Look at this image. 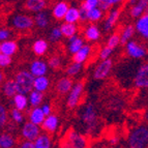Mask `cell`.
Wrapping results in <instances>:
<instances>
[{
    "label": "cell",
    "mask_w": 148,
    "mask_h": 148,
    "mask_svg": "<svg viewBox=\"0 0 148 148\" xmlns=\"http://www.w3.org/2000/svg\"><path fill=\"white\" fill-rule=\"evenodd\" d=\"M79 117L87 135H92L99 130V115L93 103L89 101L82 106L79 112Z\"/></svg>",
    "instance_id": "6da1fadb"
},
{
    "label": "cell",
    "mask_w": 148,
    "mask_h": 148,
    "mask_svg": "<svg viewBox=\"0 0 148 148\" xmlns=\"http://www.w3.org/2000/svg\"><path fill=\"white\" fill-rule=\"evenodd\" d=\"M126 143L128 148H148V124H139L132 128Z\"/></svg>",
    "instance_id": "7a4b0ae2"
},
{
    "label": "cell",
    "mask_w": 148,
    "mask_h": 148,
    "mask_svg": "<svg viewBox=\"0 0 148 148\" xmlns=\"http://www.w3.org/2000/svg\"><path fill=\"white\" fill-rule=\"evenodd\" d=\"M8 27L18 32L24 33L33 29L35 26L34 18L25 12H15L8 19Z\"/></svg>",
    "instance_id": "3957f363"
},
{
    "label": "cell",
    "mask_w": 148,
    "mask_h": 148,
    "mask_svg": "<svg viewBox=\"0 0 148 148\" xmlns=\"http://www.w3.org/2000/svg\"><path fill=\"white\" fill-rule=\"evenodd\" d=\"M14 80L18 88V93L29 94L34 88L35 77L29 72V69H22L15 74Z\"/></svg>",
    "instance_id": "277c9868"
},
{
    "label": "cell",
    "mask_w": 148,
    "mask_h": 148,
    "mask_svg": "<svg viewBox=\"0 0 148 148\" xmlns=\"http://www.w3.org/2000/svg\"><path fill=\"white\" fill-rule=\"evenodd\" d=\"M124 51H125L126 56L134 60L143 59L148 54V49L145 45L135 40H130L125 45Z\"/></svg>",
    "instance_id": "5b68a950"
},
{
    "label": "cell",
    "mask_w": 148,
    "mask_h": 148,
    "mask_svg": "<svg viewBox=\"0 0 148 148\" xmlns=\"http://www.w3.org/2000/svg\"><path fill=\"white\" fill-rule=\"evenodd\" d=\"M85 90V84L83 81H78L76 82L73 86V89L69 91L66 97V107L69 110L76 109L79 106L80 103L82 101L83 94H84Z\"/></svg>",
    "instance_id": "8992f818"
},
{
    "label": "cell",
    "mask_w": 148,
    "mask_h": 148,
    "mask_svg": "<svg viewBox=\"0 0 148 148\" xmlns=\"http://www.w3.org/2000/svg\"><path fill=\"white\" fill-rule=\"evenodd\" d=\"M134 87L137 89H148V61L140 64L134 75Z\"/></svg>",
    "instance_id": "52a82bcc"
},
{
    "label": "cell",
    "mask_w": 148,
    "mask_h": 148,
    "mask_svg": "<svg viewBox=\"0 0 148 148\" xmlns=\"http://www.w3.org/2000/svg\"><path fill=\"white\" fill-rule=\"evenodd\" d=\"M112 69H113V60L111 58L107 60H101L94 67L92 77L94 80H97V81L105 80L110 76Z\"/></svg>",
    "instance_id": "ba28073f"
},
{
    "label": "cell",
    "mask_w": 148,
    "mask_h": 148,
    "mask_svg": "<svg viewBox=\"0 0 148 148\" xmlns=\"http://www.w3.org/2000/svg\"><path fill=\"white\" fill-rule=\"evenodd\" d=\"M42 126L36 125V124L32 123L30 121H26L23 124L21 128V137L26 141H31L34 142L38 137L42 135Z\"/></svg>",
    "instance_id": "9c48e42d"
},
{
    "label": "cell",
    "mask_w": 148,
    "mask_h": 148,
    "mask_svg": "<svg viewBox=\"0 0 148 148\" xmlns=\"http://www.w3.org/2000/svg\"><path fill=\"white\" fill-rule=\"evenodd\" d=\"M65 140L71 144L72 148H87L88 146L86 137L75 130H69L67 132Z\"/></svg>",
    "instance_id": "30bf717a"
},
{
    "label": "cell",
    "mask_w": 148,
    "mask_h": 148,
    "mask_svg": "<svg viewBox=\"0 0 148 148\" xmlns=\"http://www.w3.org/2000/svg\"><path fill=\"white\" fill-rule=\"evenodd\" d=\"M29 72L31 73L35 78L37 77H42V76H47L48 72H49V64L47 61H45L42 59H34L32 60L29 63V66H28Z\"/></svg>",
    "instance_id": "8fae6325"
},
{
    "label": "cell",
    "mask_w": 148,
    "mask_h": 148,
    "mask_svg": "<svg viewBox=\"0 0 148 148\" xmlns=\"http://www.w3.org/2000/svg\"><path fill=\"white\" fill-rule=\"evenodd\" d=\"M120 8H112L109 10L108 15H107L106 19L103 22V29L106 32H110L114 29L115 25L118 22L119 18H120Z\"/></svg>",
    "instance_id": "7c38bea8"
},
{
    "label": "cell",
    "mask_w": 148,
    "mask_h": 148,
    "mask_svg": "<svg viewBox=\"0 0 148 148\" xmlns=\"http://www.w3.org/2000/svg\"><path fill=\"white\" fill-rule=\"evenodd\" d=\"M73 79L69 76H62L57 80L56 85H55V90L59 95H67L69 91L73 89L74 86Z\"/></svg>",
    "instance_id": "4fadbf2b"
},
{
    "label": "cell",
    "mask_w": 148,
    "mask_h": 148,
    "mask_svg": "<svg viewBox=\"0 0 148 148\" xmlns=\"http://www.w3.org/2000/svg\"><path fill=\"white\" fill-rule=\"evenodd\" d=\"M83 37L88 42H96L101 40V31L99 27L95 24H88L83 31Z\"/></svg>",
    "instance_id": "5bb4252c"
},
{
    "label": "cell",
    "mask_w": 148,
    "mask_h": 148,
    "mask_svg": "<svg viewBox=\"0 0 148 148\" xmlns=\"http://www.w3.org/2000/svg\"><path fill=\"white\" fill-rule=\"evenodd\" d=\"M135 28L137 34L142 40L148 42V14H144L142 17L137 19L135 22Z\"/></svg>",
    "instance_id": "9a60e30c"
},
{
    "label": "cell",
    "mask_w": 148,
    "mask_h": 148,
    "mask_svg": "<svg viewBox=\"0 0 148 148\" xmlns=\"http://www.w3.org/2000/svg\"><path fill=\"white\" fill-rule=\"evenodd\" d=\"M60 125L59 117L56 114H51L46 117L44 123L42 124V131H45L47 134H54L58 131Z\"/></svg>",
    "instance_id": "2e32d148"
},
{
    "label": "cell",
    "mask_w": 148,
    "mask_h": 148,
    "mask_svg": "<svg viewBox=\"0 0 148 148\" xmlns=\"http://www.w3.org/2000/svg\"><path fill=\"white\" fill-rule=\"evenodd\" d=\"M69 8L71 6H69L66 1H58V2H56L53 5L52 10H51L52 17L54 18L55 20H64Z\"/></svg>",
    "instance_id": "e0dca14e"
},
{
    "label": "cell",
    "mask_w": 148,
    "mask_h": 148,
    "mask_svg": "<svg viewBox=\"0 0 148 148\" xmlns=\"http://www.w3.org/2000/svg\"><path fill=\"white\" fill-rule=\"evenodd\" d=\"M92 54V46L90 44H85L82 49H80L76 54L73 56V61L78 63L84 64L89 60Z\"/></svg>",
    "instance_id": "ac0fdd59"
},
{
    "label": "cell",
    "mask_w": 148,
    "mask_h": 148,
    "mask_svg": "<svg viewBox=\"0 0 148 148\" xmlns=\"http://www.w3.org/2000/svg\"><path fill=\"white\" fill-rule=\"evenodd\" d=\"M144 14H148V0H138L136 4L130 8V16L136 20Z\"/></svg>",
    "instance_id": "d6986e66"
},
{
    "label": "cell",
    "mask_w": 148,
    "mask_h": 148,
    "mask_svg": "<svg viewBox=\"0 0 148 148\" xmlns=\"http://www.w3.org/2000/svg\"><path fill=\"white\" fill-rule=\"evenodd\" d=\"M84 45H85V38L77 34L75 36L71 37V38H69L66 45V50L67 52H69V54L74 56L80 49H82V47Z\"/></svg>",
    "instance_id": "ffe728a7"
},
{
    "label": "cell",
    "mask_w": 148,
    "mask_h": 148,
    "mask_svg": "<svg viewBox=\"0 0 148 148\" xmlns=\"http://www.w3.org/2000/svg\"><path fill=\"white\" fill-rule=\"evenodd\" d=\"M10 104L15 109H18L20 111L24 112L28 110V107L30 106L29 99H28L27 94L23 93H17L12 99H10Z\"/></svg>",
    "instance_id": "44dd1931"
},
{
    "label": "cell",
    "mask_w": 148,
    "mask_h": 148,
    "mask_svg": "<svg viewBox=\"0 0 148 148\" xmlns=\"http://www.w3.org/2000/svg\"><path fill=\"white\" fill-rule=\"evenodd\" d=\"M48 5L47 0H25V8L29 12L37 14V12H44Z\"/></svg>",
    "instance_id": "7402d4cb"
},
{
    "label": "cell",
    "mask_w": 148,
    "mask_h": 148,
    "mask_svg": "<svg viewBox=\"0 0 148 148\" xmlns=\"http://www.w3.org/2000/svg\"><path fill=\"white\" fill-rule=\"evenodd\" d=\"M32 52L35 56L42 57L47 54L49 51V42L45 38H37L32 44Z\"/></svg>",
    "instance_id": "603a6c76"
},
{
    "label": "cell",
    "mask_w": 148,
    "mask_h": 148,
    "mask_svg": "<svg viewBox=\"0 0 148 148\" xmlns=\"http://www.w3.org/2000/svg\"><path fill=\"white\" fill-rule=\"evenodd\" d=\"M46 117L47 116L45 115L40 107H36V108H32L31 110H28V121L36 124V125L42 126Z\"/></svg>",
    "instance_id": "cb8c5ba5"
},
{
    "label": "cell",
    "mask_w": 148,
    "mask_h": 148,
    "mask_svg": "<svg viewBox=\"0 0 148 148\" xmlns=\"http://www.w3.org/2000/svg\"><path fill=\"white\" fill-rule=\"evenodd\" d=\"M18 50H19L18 42H16V40H14L0 42V54H3V55H6V56L12 57L14 55L17 54Z\"/></svg>",
    "instance_id": "d4e9b609"
},
{
    "label": "cell",
    "mask_w": 148,
    "mask_h": 148,
    "mask_svg": "<svg viewBox=\"0 0 148 148\" xmlns=\"http://www.w3.org/2000/svg\"><path fill=\"white\" fill-rule=\"evenodd\" d=\"M1 91H2V94L6 99H12L18 93V88L14 78L12 79H6L3 82L2 87H1Z\"/></svg>",
    "instance_id": "484cf974"
},
{
    "label": "cell",
    "mask_w": 148,
    "mask_h": 148,
    "mask_svg": "<svg viewBox=\"0 0 148 148\" xmlns=\"http://www.w3.org/2000/svg\"><path fill=\"white\" fill-rule=\"evenodd\" d=\"M136 28L135 25L127 24L125 25L120 32V38H121V45H126L130 40H133L134 35L136 34Z\"/></svg>",
    "instance_id": "4316f807"
},
{
    "label": "cell",
    "mask_w": 148,
    "mask_h": 148,
    "mask_svg": "<svg viewBox=\"0 0 148 148\" xmlns=\"http://www.w3.org/2000/svg\"><path fill=\"white\" fill-rule=\"evenodd\" d=\"M34 23L38 29H46L50 25V16L46 10L34 15Z\"/></svg>",
    "instance_id": "83f0119b"
},
{
    "label": "cell",
    "mask_w": 148,
    "mask_h": 148,
    "mask_svg": "<svg viewBox=\"0 0 148 148\" xmlns=\"http://www.w3.org/2000/svg\"><path fill=\"white\" fill-rule=\"evenodd\" d=\"M51 86V80L49 77L42 76V77H37L34 80V90L42 92L45 93L46 91H48Z\"/></svg>",
    "instance_id": "f1b7e54d"
},
{
    "label": "cell",
    "mask_w": 148,
    "mask_h": 148,
    "mask_svg": "<svg viewBox=\"0 0 148 148\" xmlns=\"http://www.w3.org/2000/svg\"><path fill=\"white\" fill-rule=\"evenodd\" d=\"M52 137L47 133H42V135L34 141V148H52Z\"/></svg>",
    "instance_id": "f546056e"
},
{
    "label": "cell",
    "mask_w": 148,
    "mask_h": 148,
    "mask_svg": "<svg viewBox=\"0 0 148 148\" xmlns=\"http://www.w3.org/2000/svg\"><path fill=\"white\" fill-rule=\"evenodd\" d=\"M60 28H61L63 37H65L67 40L78 34V30H79L77 24H72V23H66V22H64L63 24L60 25Z\"/></svg>",
    "instance_id": "4dcf8cb0"
},
{
    "label": "cell",
    "mask_w": 148,
    "mask_h": 148,
    "mask_svg": "<svg viewBox=\"0 0 148 148\" xmlns=\"http://www.w3.org/2000/svg\"><path fill=\"white\" fill-rule=\"evenodd\" d=\"M16 146V139L10 133H2L0 135V148H14Z\"/></svg>",
    "instance_id": "1f68e13d"
},
{
    "label": "cell",
    "mask_w": 148,
    "mask_h": 148,
    "mask_svg": "<svg viewBox=\"0 0 148 148\" xmlns=\"http://www.w3.org/2000/svg\"><path fill=\"white\" fill-rule=\"evenodd\" d=\"M28 99H29V104L32 108L40 107L42 105V101H44V93L33 89L28 94Z\"/></svg>",
    "instance_id": "d6a6232c"
},
{
    "label": "cell",
    "mask_w": 148,
    "mask_h": 148,
    "mask_svg": "<svg viewBox=\"0 0 148 148\" xmlns=\"http://www.w3.org/2000/svg\"><path fill=\"white\" fill-rule=\"evenodd\" d=\"M82 71H83V64L73 61L65 67V76L74 78V77L79 76L82 73Z\"/></svg>",
    "instance_id": "836d02e7"
},
{
    "label": "cell",
    "mask_w": 148,
    "mask_h": 148,
    "mask_svg": "<svg viewBox=\"0 0 148 148\" xmlns=\"http://www.w3.org/2000/svg\"><path fill=\"white\" fill-rule=\"evenodd\" d=\"M63 21L72 24H77L80 22V8L77 6H71Z\"/></svg>",
    "instance_id": "e575fe53"
},
{
    "label": "cell",
    "mask_w": 148,
    "mask_h": 148,
    "mask_svg": "<svg viewBox=\"0 0 148 148\" xmlns=\"http://www.w3.org/2000/svg\"><path fill=\"white\" fill-rule=\"evenodd\" d=\"M105 15H104V10H101V8H93V10H89L88 12V22H90L91 24H94V23H97L99 21H101L104 19Z\"/></svg>",
    "instance_id": "d590c367"
},
{
    "label": "cell",
    "mask_w": 148,
    "mask_h": 148,
    "mask_svg": "<svg viewBox=\"0 0 148 148\" xmlns=\"http://www.w3.org/2000/svg\"><path fill=\"white\" fill-rule=\"evenodd\" d=\"M119 45H121V38H120V33L118 32H113L109 35V37L107 38L106 46L112 48V49H116Z\"/></svg>",
    "instance_id": "8d00e7d4"
},
{
    "label": "cell",
    "mask_w": 148,
    "mask_h": 148,
    "mask_svg": "<svg viewBox=\"0 0 148 148\" xmlns=\"http://www.w3.org/2000/svg\"><path fill=\"white\" fill-rule=\"evenodd\" d=\"M10 118L14 123L21 124L22 122H24V119H25L24 112L18 110V109L12 108L10 111Z\"/></svg>",
    "instance_id": "74e56055"
},
{
    "label": "cell",
    "mask_w": 148,
    "mask_h": 148,
    "mask_svg": "<svg viewBox=\"0 0 148 148\" xmlns=\"http://www.w3.org/2000/svg\"><path fill=\"white\" fill-rule=\"evenodd\" d=\"M63 37L60 26H54L49 31V40L51 42H58Z\"/></svg>",
    "instance_id": "f35d334b"
},
{
    "label": "cell",
    "mask_w": 148,
    "mask_h": 148,
    "mask_svg": "<svg viewBox=\"0 0 148 148\" xmlns=\"http://www.w3.org/2000/svg\"><path fill=\"white\" fill-rule=\"evenodd\" d=\"M48 64H49L50 69L53 71H57L62 66V58L60 55L54 54L48 59Z\"/></svg>",
    "instance_id": "ab89813d"
},
{
    "label": "cell",
    "mask_w": 148,
    "mask_h": 148,
    "mask_svg": "<svg viewBox=\"0 0 148 148\" xmlns=\"http://www.w3.org/2000/svg\"><path fill=\"white\" fill-rule=\"evenodd\" d=\"M123 1L124 0H99V8L104 12H106V10H112L113 6L123 2Z\"/></svg>",
    "instance_id": "60d3db41"
},
{
    "label": "cell",
    "mask_w": 148,
    "mask_h": 148,
    "mask_svg": "<svg viewBox=\"0 0 148 148\" xmlns=\"http://www.w3.org/2000/svg\"><path fill=\"white\" fill-rule=\"evenodd\" d=\"M8 117H10V113L8 112V109L4 105L1 104L0 106V127L1 128H3L8 124Z\"/></svg>",
    "instance_id": "b9f144b4"
},
{
    "label": "cell",
    "mask_w": 148,
    "mask_h": 148,
    "mask_svg": "<svg viewBox=\"0 0 148 148\" xmlns=\"http://www.w3.org/2000/svg\"><path fill=\"white\" fill-rule=\"evenodd\" d=\"M14 36V31L10 27H1L0 29V40L1 42H6V40H12Z\"/></svg>",
    "instance_id": "7bdbcfd3"
},
{
    "label": "cell",
    "mask_w": 148,
    "mask_h": 148,
    "mask_svg": "<svg viewBox=\"0 0 148 148\" xmlns=\"http://www.w3.org/2000/svg\"><path fill=\"white\" fill-rule=\"evenodd\" d=\"M113 53H114V49H112V48L108 47V46H106V45H105L104 47L101 48V50H99V58L101 60L110 59Z\"/></svg>",
    "instance_id": "ee69618b"
},
{
    "label": "cell",
    "mask_w": 148,
    "mask_h": 148,
    "mask_svg": "<svg viewBox=\"0 0 148 148\" xmlns=\"http://www.w3.org/2000/svg\"><path fill=\"white\" fill-rule=\"evenodd\" d=\"M80 6L89 12L93 8H99V0H83Z\"/></svg>",
    "instance_id": "f6af8a7d"
},
{
    "label": "cell",
    "mask_w": 148,
    "mask_h": 148,
    "mask_svg": "<svg viewBox=\"0 0 148 148\" xmlns=\"http://www.w3.org/2000/svg\"><path fill=\"white\" fill-rule=\"evenodd\" d=\"M12 57L0 54V67L1 69H8V67H10L12 65Z\"/></svg>",
    "instance_id": "bcb514c9"
},
{
    "label": "cell",
    "mask_w": 148,
    "mask_h": 148,
    "mask_svg": "<svg viewBox=\"0 0 148 148\" xmlns=\"http://www.w3.org/2000/svg\"><path fill=\"white\" fill-rule=\"evenodd\" d=\"M79 8H80V22H82V23L88 22V18H87V16H88V10L81 8V6H80Z\"/></svg>",
    "instance_id": "7dc6e473"
},
{
    "label": "cell",
    "mask_w": 148,
    "mask_h": 148,
    "mask_svg": "<svg viewBox=\"0 0 148 148\" xmlns=\"http://www.w3.org/2000/svg\"><path fill=\"white\" fill-rule=\"evenodd\" d=\"M40 108H42V112L45 113L46 116H49V115L53 114L52 113V106H51L49 103H45V104H42V106H40Z\"/></svg>",
    "instance_id": "c3c4849f"
},
{
    "label": "cell",
    "mask_w": 148,
    "mask_h": 148,
    "mask_svg": "<svg viewBox=\"0 0 148 148\" xmlns=\"http://www.w3.org/2000/svg\"><path fill=\"white\" fill-rule=\"evenodd\" d=\"M18 148H34V142H31V141H22Z\"/></svg>",
    "instance_id": "681fc988"
},
{
    "label": "cell",
    "mask_w": 148,
    "mask_h": 148,
    "mask_svg": "<svg viewBox=\"0 0 148 148\" xmlns=\"http://www.w3.org/2000/svg\"><path fill=\"white\" fill-rule=\"evenodd\" d=\"M59 148H72V146H71V144L66 140H63L61 142V144H60Z\"/></svg>",
    "instance_id": "f907efd6"
},
{
    "label": "cell",
    "mask_w": 148,
    "mask_h": 148,
    "mask_svg": "<svg viewBox=\"0 0 148 148\" xmlns=\"http://www.w3.org/2000/svg\"><path fill=\"white\" fill-rule=\"evenodd\" d=\"M119 142V138L116 136H113L110 138V143L112 144V145H116V144H118Z\"/></svg>",
    "instance_id": "816d5d0a"
},
{
    "label": "cell",
    "mask_w": 148,
    "mask_h": 148,
    "mask_svg": "<svg viewBox=\"0 0 148 148\" xmlns=\"http://www.w3.org/2000/svg\"><path fill=\"white\" fill-rule=\"evenodd\" d=\"M4 81H5L4 80V74H3V73H0V82L3 83Z\"/></svg>",
    "instance_id": "f5cc1de1"
}]
</instances>
